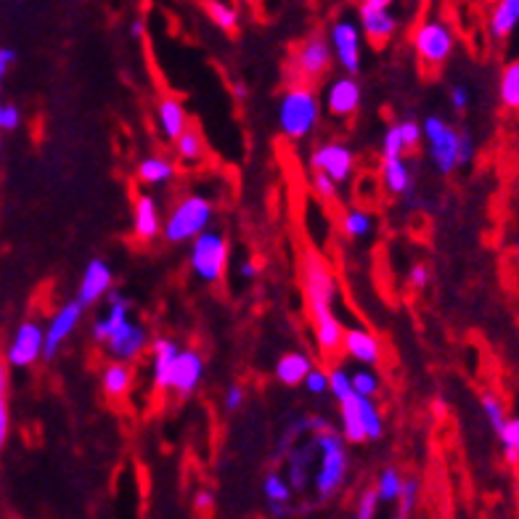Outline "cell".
<instances>
[{"label": "cell", "mask_w": 519, "mask_h": 519, "mask_svg": "<svg viewBox=\"0 0 519 519\" xmlns=\"http://www.w3.org/2000/svg\"><path fill=\"white\" fill-rule=\"evenodd\" d=\"M321 120V101L308 83H292L281 93L279 128L289 141H302Z\"/></svg>", "instance_id": "obj_1"}, {"label": "cell", "mask_w": 519, "mask_h": 519, "mask_svg": "<svg viewBox=\"0 0 519 519\" xmlns=\"http://www.w3.org/2000/svg\"><path fill=\"white\" fill-rule=\"evenodd\" d=\"M215 218V204L202 194L183 196L181 202L175 204L170 215L162 220V236L170 244H183V241H194L196 236L207 231Z\"/></svg>", "instance_id": "obj_2"}, {"label": "cell", "mask_w": 519, "mask_h": 519, "mask_svg": "<svg viewBox=\"0 0 519 519\" xmlns=\"http://www.w3.org/2000/svg\"><path fill=\"white\" fill-rule=\"evenodd\" d=\"M316 448L321 453V464L316 469V493L321 501H329L347 477V451L342 432H331L329 427L321 429L316 435Z\"/></svg>", "instance_id": "obj_3"}, {"label": "cell", "mask_w": 519, "mask_h": 519, "mask_svg": "<svg viewBox=\"0 0 519 519\" xmlns=\"http://www.w3.org/2000/svg\"><path fill=\"white\" fill-rule=\"evenodd\" d=\"M228 265V241L220 231H202L191 241V271L204 284H218Z\"/></svg>", "instance_id": "obj_4"}, {"label": "cell", "mask_w": 519, "mask_h": 519, "mask_svg": "<svg viewBox=\"0 0 519 519\" xmlns=\"http://www.w3.org/2000/svg\"><path fill=\"white\" fill-rule=\"evenodd\" d=\"M422 130L429 159L437 167V173L451 175L453 170H459V130L443 117H427Z\"/></svg>", "instance_id": "obj_5"}, {"label": "cell", "mask_w": 519, "mask_h": 519, "mask_svg": "<svg viewBox=\"0 0 519 519\" xmlns=\"http://www.w3.org/2000/svg\"><path fill=\"white\" fill-rule=\"evenodd\" d=\"M453 48H456V38H453L451 24L440 22V19H427L414 32V51L424 67H443L453 56Z\"/></svg>", "instance_id": "obj_6"}, {"label": "cell", "mask_w": 519, "mask_h": 519, "mask_svg": "<svg viewBox=\"0 0 519 519\" xmlns=\"http://www.w3.org/2000/svg\"><path fill=\"white\" fill-rule=\"evenodd\" d=\"M302 286H305V297H308V310H324L334 308V300L339 297L337 279L331 273L324 257L316 252H308L302 257Z\"/></svg>", "instance_id": "obj_7"}, {"label": "cell", "mask_w": 519, "mask_h": 519, "mask_svg": "<svg viewBox=\"0 0 519 519\" xmlns=\"http://www.w3.org/2000/svg\"><path fill=\"white\" fill-rule=\"evenodd\" d=\"M331 59H334V53H331L329 40L324 35H310L308 40H302V46L294 51L292 61H289L292 83H310V80L326 75Z\"/></svg>", "instance_id": "obj_8"}, {"label": "cell", "mask_w": 519, "mask_h": 519, "mask_svg": "<svg viewBox=\"0 0 519 519\" xmlns=\"http://www.w3.org/2000/svg\"><path fill=\"white\" fill-rule=\"evenodd\" d=\"M329 43L334 59L339 61V67L345 69L347 75H358L363 51L361 24L353 22V19H337V22L331 24Z\"/></svg>", "instance_id": "obj_9"}, {"label": "cell", "mask_w": 519, "mask_h": 519, "mask_svg": "<svg viewBox=\"0 0 519 519\" xmlns=\"http://www.w3.org/2000/svg\"><path fill=\"white\" fill-rule=\"evenodd\" d=\"M43 345H46V329L35 321H24L14 331V339L6 350L8 366L14 369H30L32 363L43 358Z\"/></svg>", "instance_id": "obj_10"}, {"label": "cell", "mask_w": 519, "mask_h": 519, "mask_svg": "<svg viewBox=\"0 0 519 519\" xmlns=\"http://www.w3.org/2000/svg\"><path fill=\"white\" fill-rule=\"evenodd\" d=\"M310 167H313V173H326L331 181L347 183L355 170V154L350 146L339 141L321 143L310 157Z\"/></svg>", "instance_id": "obj_11"}, {"label": "cell", "mask_w": 519, "mask_h": 519, "mask_svg": "<svg viewBox=\"0 0 519 519\" xmlns=\"http://www.w3.org/2000/svg\"><path fill=\"white\" fill-rule=\"evenodd\" d=\"M85 305L80 300H69L67 305H61L56 313H53L51 324L46 329V345H43V358L51 361L56 358V353L61 350V345L67 342L69 334L77 329V324L83 321Z\"/></svg>", "instance_id": "obj_12"}, {"label": "cell", "mask_w": 519, "mask_h": 519, "mask_svg": "<svg viewBox=\"0 0 519 519\" xmlns=\"http://www.w3.org/2000/svg\"><path fill=\"white\" fill-rule=\"evenodd\" d=\"M204 379V358L196 350H181L173 363V374H170V390L189 398L194 395L196 387Z\"/></svg>", "instance_id": "obj_13"}, {"label": "cell", "mask_w": 519, "mask_h": 519, "mask_svg": "<svg viewBox=\"0 0 519 519\" xmlns=\"http://www.w3.org/2000/svg\"><path fill=\"white\" fill-rule=\"evenodd\" d=\"M358 24L371 43H387L398 30V19L390 11V6H377V3H366V0L358 8Z\"/></svg>", "instance_id": "obj_14"}, {"label": "cell", "mask_w": 519, "mask_h": 519, "mask_svg": "<svg viewBox=\"0 0 519 519\" xmlns=\"http://www.w3.org/2000/svg\"><path fill=\"white\" fill-rule=\"evenodd\" d=\"M361 106V85L355 80V75H342L337 80H331L326 88V109L334 117H353Z\"/></svg>", "instance_id": "obj_15"}, {"label": "cell", "mask_w": 519, "mask_h": 519, "mask_svg": "<svg viewBox=\"0 0 519 519\" xmlns=\"http://www.w3.org/2000/svg\"><path fill=\"white\" fill-rule=\"evenodd\" d=\"M146 342H149L146 329L128 318L125 324L117 326V329L112 331V337L106 339V347H109V353H112L117 361H136L138 355L143 353Z\"/></svg>", "instance_id": "obj_16"}, {"label": "cell", "mask_w": 519, "mask_h": 519, "mask_svg": "<svg viewBox=\"0 0 519 519\" xmlns=\"http://www.w3.org/2000/svg\"><path fill=\"white\" fill-rule=\"evenodd\" d=\"M109 289H112V268L96 257V260L85 265L83 279H80V286H77V300L88 308V305L98 302L101 297H106Z\"/></svg>", "instance_id": "obj_17"}, {"label": "cell", "mask_w": 519, "mask_h": 519, "mask_svg": "<svg viewBox=\"0 0 519 519\" xmlns=\"http://www.w3.org/2000/svg\"><path fill=\"white\" fill-rule=\"evenodd\" d=\"M313 331H316V345L324 355H337L342 350V339H345V326L337 318L334 308L313 310Z\"/></svg>", "instance_id": "obj_18"}, {"label": "cell", "mask_w": 519, "mask_h": 519, "mask_svg": "<svg viewBox=\"0 0 519 519\" xmlns=\"http://www.w3.org/2000/svg\"><path fill=\"white\" fill-rule=\"evenodd\" d=\"M342 350L363 366H377L382 361V342L369 329H345Z\"/></svg>", "instance_id": "obj_19"}, {"label": "cell", "mask_w": 519, "mask_h": 519, "mask_svg": "<svg viewBox=\"0 0 519 519\" xmlns=\"http://www.w3.org/2000/svg\"><path fill=\"white\" fill-rule=\"evenodd\" d=\"M133 231L141 241H154L162 234V215L154 196L138 194L133 202Z\"/></svg>", "instance_id": "obj_20"}, {"label": "cell", "mask_w": 519, "mask_h": 519, "mask_svg": "<svg viewBox=\"0 0 519 519\" xmlns=\"http://www.w3.org/2000/svg\"><path fill=\"white\" fill-rule=\"evenodd\" d=\"M379 181L390 194L414 196V173H411V167L403 157H382Z\"/></svg>", "instance_id": "obj_21"}, {"label": "cell", "mask_w": 519, "mask_h": 519, "mask_svg": "<svg viewBox=\"0 0 519 519\" xmlns=\"http://www.w3.org/2000/svg\"><path fill=\"white\" fill-rule=\"evenodd\" d=\"M181 353L178 342L170 337H159L154 342V353H151V377H154V387L159 392L170 390V374H173V363Z\"/></svg>", "instance_id": "obj_22"}, {"label": "cell", "mask_w": 519, "mask_h": 519, "mask_svg": "<svg viewBox=\"0 0 519 519\" xmlns=\"http://www.w3.org/2000/svg\"><path fill=\"white\" fill-rule=\"evenodd\" d=\"M157 122L162 136L175 141L181 136L183 130L189 128V114H186V106L178 101V98H162L157 106Z\"/></svg>", "instance_id": "obj_23"}, {"label": "cell", "mask_w": 519, "mask_h": 519, "mask_svg": "<svg viewBox=\"0 0 519 519\" xmlns=\"http://www.w3.org/2000/svg\"><path fill=\"white\" fill-rule=\"evenodd\" d=\"M339 416H342V437L347 443H366V427H363L361 416V395L353 392L350 398L339 403Z\"/></svg>", "instance_id": "obj_24"}, {"label": "cell", "mask_w": 519, "mask_h": 519, "mask_svg": "<svg viewBox=\"0 0 519 519\" xmlns=\"http://www.w3.org/2000/svg\"><path fill=\"white\" fill-rule=\"evenodd\" d=\"M128 318H130V302L125 300L120 292H112L106 316H101L96 324H93V337H96V342H106V339L112 337V331L117 329V326L125 324Z\"/></svg>", "instance_id": "obj_25"}, {"label": "cell", "mask_w": 519, "mask_h": 519, "mask_svg": "<svg viewBox=\"0 0 519 519\" xmlns=\"http://www.w3.org/2000/svg\"><path fill=\"white\" fill-rule=\"evenodd\" d=\"M310 369H313V361H310L308 353H286L276 363V379L284 387H300Z\"/></svg>", "instance_id": "obj_26"}, {"label": "cell", "mask_w": 519, "mask_h": 519, "mask_svg": "<svg viewBox=\"0 0 519 519\" xmlns=\"http://www.w3.org/2000/svg\"><path fill=\"white\" fill-rule=\"evenodd\" d=\"M138 181L143 186H151V189H157V186H167L170 181H175V165L170 162L167 157H146L138 162Z\"/></svg>", "instance_id": "obj_27"}, {"label": "cell", "mask_w": 519, "mask_h": 519, "mask_svg": "<svg viewBox=\"0 0 519 519\" xmlns=\"http://www.w3.org/2000/svg\"><path fill=\"white\" fill-rule=\"evenodd\" d=\"M101 387H104V395L112 400L125 398L133 387V369H130L125 361L109 363L101 374Z\"/></svg>", "instance_id": "obj_28"}, {"label": "cell", "mask_w": 519, "mask_h": 519, "mask_svg": "<svg viewBox=\"0 0 519 519\" xmlns=\"http://www.w3.org/2000/svg\"><path fill=\"white\" fill-rule=\"evenodd\" d=\"M519 24V14H517V6H514V0H498L496 8L490 11V22H488V30L493 35V40H506L517 30Z\"/></svg>", "instance_id": "obj_29"}, {"label": "cell", "mask_w": 519, "mask_h": 519, "mask_svg": "<svg viewBox=\"0 0 519 519\" xmlns=\"http://www.w3.org/2000/svg\"><path fill=\"white\" fill-rule=\"evenodd\" d=\"M263 493H265V501H268V506L273 509V514H284L286 506H289V501H292L294 488L289 485V480H286L284 474L271 472V474H265Z\"/></svg>", "instance_id": "obj_30"}, {"label": "cell", "mask_w": 519, "mask_h": 519, "mask_svg": "<svg viewBox=\"0 0 519 519\" xmlns=\"http://www.w3.org/2000/svg\"><path fill=\"white\" fill-rule=\"evenodd\" d=\"M498 98L506 109H519V61H509L498 80Z\"/></svg>", "instance_id": "obj_31"}, {"label": "cell", "mask_w": 519, "mask_h": 519, "mask_svg": "<svg viewBox=\"0 0 519 519\" xmlns=\"http://www.w3.org/2000/svg\"><path fill=\"white\" fill-rule=\"evenodd\" d=\"M342 231H345L350 239H366L374 231V215L363 207H353L342 215Z\"/></svg>", "instance_id": "obj_32"}, {"label": "cell", "mask_w": 519, "mask_h": 519, "mask_svg": "<svg viewBox=\"0 0 519 519\" xmlns=\"http://www.w3.org/2000/svg\"><path fill=\"white\" fill-rule=\"evenodd\" d=\"M175 151H178V157L183 162H189V165H196V162H202L204 159V138L202 133L196 128H186L181 136L175 138Z\"/></svg>", "instance_id": "obj_33"}, {"label": "cell", "mask_w": 519, "mask_h": 519, "mask_svg": "<svg viewBox=\"0 0 519 519\" xmlns=\"http://www.w3.org/2000/svg\"><path fill=\"white\" fill-rule=\"evenodd\" d=\"M204 8L220 30L234 32L239 27V8L231 0H204Z\"/></svg>", "instance_id": "obj_34"}, {"label": "cell", "mask_w": 519, "mask_h": 519, "mask_svg": "<svg viewBox=\"0 0 519 519\" xmlns=\"http://www.w3.org/2000/svg\"><path fill=\"white\" fill-rule=\"evenodd\" d=\"M501 448H504V459L509 467L519 469V416H509L506 424L498 432Z\"/></svg>", "instance_id": "obj_35"}, {"label": "cell", "mask_w": 519, "mask_h": 519, "mask_svg": "<svg viewBox=\"0 0 519 519\" xmlns=\"http://www.w3.org/2000/svg\"><path fill=\"white\" fill-rule=\"evenodd\" d=\"M361 416H363V427H366V440H382L384 419L382 414H379L374 398L361 395Z\"/></svg>", "instance_id": "obj_36"}, {"label": "cell", "mask_w": 519, "mask_h": 519, "mask_svg": "<svg viewBox=\"0 0 519 519\" xmlns=\"http://www.w3.org/2000/svg\"><path fill=\"white\" fill-rule=\"evenodd\" d=\"M400 490H403V477L395 467H387L382 474H379L377 482V493L382 504H395L400 498Z\"/></svg>", "instance_id": "obj_37"}, {"label": "cell", "mask_w": 519, "mask_h": 519, "mask_svg": "<svg viewBox=\"0 0 519 519\" xmlns=\"http://www.w3.org/2000/svg\"><path fill=\"white\" fill-rule=\"evenodd\" d=\"M480 406H482V414H485V419H488V424L493 429H496V435L501 432V427L506 424V408L504 403H501V398L498 395H493V392H485L480 398Z\"/></svg>", "instance_id": "obj_38"}, {"label": "cell", "mask_w": 519, "mask_h": 519, "mask_svg": "<svg viewBox=\"0 0 519 519\" xmlns=\"http://www.w3.org/2000/svg\"><path fill=\"white\" fill-rule=\"evenodd\" d=\"M329 392L334 395V400L337 403H342L345 398H350L353 395V379H350V371L345 369V366H334V369L329 371Z\"/></svg>", "instance_id": "obj_39"}, {"label": "cell", "mask_w": 519, "mask_h": 519, "mask_svg": "<svg viewBox=\"0 0 519 519\" xmlns=\"http://www.w3.org/2000/svg\"><path fill=\"white\" fill-rule=\"evenodd\" d=\"M350 379H353V390L358 395H366V398H374L379 392V377L371 371V366H363V369L350 371Z\"/></svg>", "instance_id": "obj_40"}, {"label": "cell", "mask_w": 519, "mask_h": 519, "mask_svg": "<svg viewBox=\"0 0 519 519\" xmlns=\"http://www.w3.org/2000/svg\"><path fill=\"white\" fill-rule=\"evenodd\" d=\"M416 501H419V480H416V477H408V480H403V490H400L398 498L400 517H411L416 509Z\"/></svg>", "instance_id": "obj_41"}, {"label": "cell", "mask_w": 519, "mask_h": 519, "mask_svg": "<svg viewBox=\"0 0 519 519\" xmlns=\"http://www.w3.org/2000/svg\"><path fill=\"white\" fill-rule=\"evenodd\" d=\"M8 440V371L0 363V451Z\"/></svg>", "instance_id": "obj_42"}, {"label": "cell", "mask_w": 519, "mask_h": 519, "mask_svg": "<svg viewBox=\"0 0 519 519\" xmlns=\"http://www.w3.org/2000/svg\"><path fill=\"white\" fill-rule=\"evenodd\" d=\"M403 154H406V143L400 136V125H392L382 138V157H403Z\"/></svg>", "instance_id": "obj_43"}, {"label": "cell", "mask_w": 519, "mask_h": 519, "mask_svg": "<svg viewBox=\"0 0 519 519\" xmlns=\"http://www.w3.org/2000/svg\"><path fill=\"white\" fill-rule=\"evenodd\" d=\"M400 136H403V143H406V151H414L422 146L424 141V130L419 122L414 120H403L400 122Z\"/></svg>", "instance_id": "obj_44"}, {"label": "cell", "mask_w": 519, "mask_h": 519, "mask_svg": "<svg viewBox=\"0 0 519 519\" xmlns=\"http://www.w3.org/2000/svg\"><path fill=\"white\" fill-rule=\"evenodd\" d=\"M302 384H305V390H308L310 395H324V392H329V371L313 366Z\"/></svg>", "instance_id": "obj_45"}, {"label": "cell", "mask_w": 519, "mask_h": 519, "mask_svg": "<svg viewBox=\"0 0 519 519\" xmlns=\"http://www.w3.org/2000/svg\"><path fill=\"white\" fill-rule=\"evenodd\" d=\"M337 181H331L329 175L326 173H313V189H316V194L321 196V199H326V202H334L337 199Z\"/></svg>", "instance_id": "obj_46"}, {"label": "cell", "mask_w": 519, "mask_h": 519, "mask_svg": "<svg viewBox=\"0 0 519 519\" xmlns=\"http://www.w3.org/2000/svg\"><path fill=\"white\" fill-rule=\"evenodd\" d=\"M379 493L377 488L374 490H366L361 496V501H358V519H374L377 517V509H379Z\"/></svg>", "instance_id": "obj_47"}, {"label": "cell", "mask_w": 519, "mask_h": 519, "mask_svg": "<svg viewBox=\"0 0 519 519\" xmlns=\"http://www.w3.org/2000/svg\"><path fill=\"white\" fill-rule=\"evenodd\" d=\"M22 125V112L14 104H0V130H16Z\"/></svg>", "instance_id": "obj_48"}, {"label": "cell", "mask_w": 519, "mask_h": 519, "mask_svg": "<svg viewBox=\"0 0 519 519\" xmlns=\"http://www.w3.org/2000/svg\"><path fill=\"white\" fill-rule=\"evenodd\" d=\"M474 149H477V143H474L472 133H467V130H459V167H467L469 162H472Z\"/></svg>", "instance_id": "obj_49"}, {"label": "cell", "mask_w": 519, "mask_h": 519, "mask_svg": "<svg viewBox=\"0 0 519 519\" xmlns=\"http://www.w3.org/2000/svg\"><path fill=\"white\" fill-rule=\"evenodd\" d=\"M448 96H451V106L456 112H467L469 104H472V93H469L467 85H453Z\"/></svg>", "instance_id": "obj_50"}, {"label": "cell", "mask_w": 519, "mask_h": 519, "mask_svg": "<svg viewBox=\"0 0 519 519\" xmlns=\"http://www.w3.org/2000/svg\"><path fill=\"white\" fill-rule=\"evenodd\" d=\"M244 387L241 384H231L226 390V395H223V406H226V411H239L241 406H244Z\"/></svg>", "instance_id": "obj_51"}, {"label": "cell", "mask_w": 519, "mask_h": 519, "mask_svg": "<svg viewBox=\"0 0 519 519\" xmlns=\"http://www.w3.org/2000/svg\"><path fill=\"white\" fill-rule=\"evenodd\" d=\"M429 279H432V273L424 263H416L411 271H408V284L414 286V289H427Z\"/></svg>", "instance_id": "obj_52"}, {"label": "cell", "mask_w": 519, "mask_h": 519, "mask_svg": "<svg viewBox=\"0 0 519 519\" xmlns=\"http://www.w3.org/2000/svg\"><path fill=\"white\" fill-rule=\"evenodd\" d=\"M194 506H196V512H212V506H215V496H212L210 490H196Z\"/></svg>", "instance_id": "obj_53"}, {"label": "cell", "mask_w": 519, "mask_h": 519, "mask_svg": "<svg viewBox=\"0 0 519 519\" xmlns=\"http://www.w3.org/2000/svg\"><path fill=\"white\" fill-rule=\"evenodd\" d=\"M16 61V51L11 48H0V85H3V77H6L8 67Z\"/></svg>", "instance_id": "obj_54"}, {"label": "cell", "mask_w": 519, "mask_h": 519, "mask_svg": "<svg viewBox=\"0 0 519 519\" xmlns=\"http://www.w3.org/2000/svg\"><path fill=\"white\" fill-rule=\"evenodd\" d=\"M257 273H260V263H255V260H244L241 263V276L244 279H255Z\"/></svg>", "instance_id": "obj_55"}, {"label": "cell", "mask_w": 519, "mask_h": 519, "mask_svg": "<svg viewBox=\"0 0 519 519\" xmlns=\"http://www.w3.org/2000/svg\"><path fill=\"white\" fill-rule=\"evenodd\" d=\"M143 32H146V24H143V19H136V22L130 24V35H133V38H143Z\"/></svg>", "instance_id": "obj_56"}, {"label": "cell", "mask_w": 519, "mask_h": 519, "mask_svg": "<svg viewBox=\"0 0 519 519\" xmlns=\"http://www.w3.org/2000/svg\"><path fill=\"white\" fill-rule=\"evenodd\" d=\"M234 93H236V98H247V85H236L234 88Z\"/></svg>", "instance_id": "obj_57"}, {"label": "cell", "mask_w": 519, "mask_h": 519, "mask_svg": "<svg viewBox=\"0 0 519 519\" xmlns=\"http://www.w3.org/2000/svg\"><path fill=\"white\" fill-rule=\"evenodd\" d=\"M366 3H377V6H392L395 0H366Z\"/></svg>", "instance_id": "obj_58"}, {"label": "cell", "mask_w": 519, "mask_h": 519, "mask_svg": "<svg viewBox=\"0 0 519 519\" xmlns=\"http://www.w3.org/2000/svg\"><path fill=\"white\" fill-rule=\"evenodd\" d=\"M514 257H517V263H519V241H517V247H514Z\"/></svg>", "instance_id": "obj_59"}, {"label": "cell", "mask_w": 519, "mask_h": 519, "mask_svg": "<svg viewBox=\"0 0 519 519\" xmlns=\"http://www.w3.org/2000/svg\"><path fill=\"white\" fill-rule=\"evenodd\" d=\"M514 6H517V14H519V0H514Z\"/></svg>", "instance_id": "obj_60"}]
</instances>
